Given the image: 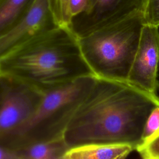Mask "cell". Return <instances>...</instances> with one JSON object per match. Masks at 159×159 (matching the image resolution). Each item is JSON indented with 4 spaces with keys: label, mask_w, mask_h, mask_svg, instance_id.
<instances>
[{
    "label": "cell",
    "mask_w": 159,
    "mask_h": 159,
    "mask_svg": "<svg viewBox=\"0 0 159 159\" xmlns=\"http://www.w3.org/2000/svg\"><path fill=\"white\" fill-rule=\"evenodd\" d=\"M157 106V94L127 82L98 78L70 122L65 139L70 147L102 143L136 150L142 143L147 120Z\"/></svg>",
    "instance_id": "6da1fadb"
},
{
    "label": "cell",
    "mask_w": 159,
    "mask_h": 159,
    "mask_svg": "<svg viewBox=\"0 0 159 159\" xmlns=\"http://www.w3.org/2000/svg\"><path fill=\"white\" fill-rule=\"evenodd\" d=\"M0 74L42 93L93 75L78 37L68 27L58 26L30 40L0 59Z\"/></svg>",
    "instance_id": "7a4b0ae2"
},
{
    "label": "cell",
    "mask_w": 159,
    "mask_h": 159,
    "mask_svg": "<svg viewBox=\"0 0 159 159\" xmlns=\"http://www.w3.org/2000/svg\"><path fill=\"white\" fill-rule=\"evenodd\" d=\"M144 24L143 12H139L78 37L94 75L127 82Z\"/></svg>",
    "instance_id": "3957f363"
},
{
    "label": "cell",
    "mask_w": 159,
    "mask_h": 159,
    "mask_svg": "<svg viewBox=\"0 0 159 159\" xmlns=\"http://www.w3.org/2000/svg\"><path fill=\"white\" fill-rule=\"evenodd\" d=\"M97 78L93 75L84 76L45 93L31 118L16 132L0 140V144L17 151L35 143L64 136Z\"/></svg>",
    "instance_id": "277c9868"
},
{
    "label": "cell",
    "mask_w": 159,
    "mask_h": 159,
    "mask_svg": "<svg viewBox=\"0 0 159 159\" xmlns=\"http://www.w3.org/2000/svg\"><path fill=\"white\" fill-rule=\"evenodd\" d=\"M43 94L29 84L9 78L0 105V140L16 132L31 118Z\"/></svg>",
    "instance_id": "5b68a950"
},
{
    "label": "cell",
    "mask_w": 159,
    "mask_h": 159,
    "mask_svg": "<svg viewBox=\"0 0 159 159\" xmlns=\"http://www.w3.org/2000/svg\"><path fill=\"white\" fill-rule=\"evenodd\" d=\"M159 27L144 24L127 82L144 91L157 94L159 88Z\"/></svg>",
    "instance_id": "8992f818"
},
{
    "label": "cell",
    "mask_w": 159,
    "mask_h": 159,
    "mask_svg": "<svg viewBox=\"0 0 159 159\" xmlns=\"http://www.w3.org/2000/svg\"><path fill=\"white\" fill-rule=\"evenodd\" d=\"M147 0H91L88 10L74 17L70 28L78 37L143 12Z\"/></svg>",
    "instance_id": "52a82bcc"
},
{
    "label": "cell",
    "mask_w": 159,
    "mask_h": 159,
    "mask_svg": "<svg viewBox=\"0 0 159 159\" xmlns=\"http://www.w3.org/2000/svg\"><path fill=\"white\" fill-rule=\"evenodd\" d=\"M58 26L49 0H34L25 15L0 36V59L37 35Z\"/></svg>",
    "instance_id": "ba28073f"
},
{
    "label": "cell",
    "mask_w": 159,
    "mask_h": 159,
    "mask_svg": "<svg viewBox=\"0 0 159 159\" xmlns=\"http://www.w3.org/2000/svg\"><path fill=\"white\" fill-rule=\"evenodd\" d=\"M134 150L128 145L86 143L70 147L64 159H122Z\"/></svg>",
    "instance_id": "9c48e42d"
},
{
    "label": "cell",
    "mask_w": 159,
    "mask_h": 159,
    "mask_svg": "<svg viewBox=\"0 0 159 159\" xmlns=\"http://www.w3.org/2000/svg\"><path fill=\"white\" fill-rule=\"evenodd\" d=\"M70 148L62 136L33 143L17 152L20 159H64Z\"/></svg>",
    "instance_id": "30bf717a"
},
{
    "label": "cell",
    "mask_w": 159,
    "mask_h": 159,
    "mask_svg": "<svg viewBox=\"0 0 159 159\" xmlns=\"http://www.w3.org/2000/svg\"><path fill=\"white\" fill-rule=\"evenodd\" d=\"M34 0H0V36L17 24Z\"/></svg>",
    "instance_id": "8fae6325"
},
{
    "label": "cell",
    "mask_w": 159,
    "mask_h": 159,
    "mask_svg": "<svg viewBox=\"0 0 159 159\" xmlns=\"http://www.w3.org/2000/svg\"><path fill=\"white\" fill-rule=\"evenodd\" d=\"M49 2L57 24L59 26L69 27L72 21L69 0H49Z\"/></svg>",
    "instance_id": "7c38bea8"
},
{
    "label": "cell",
    "mask_w": 159,
    "mask_h": 159,
    "mask_svg": "<svg viewBox=\"0 0 159 159\" xmlns=\"http://www.w3.org/2000/svg\"><path fill=\"white\" fill-rule=\"evenodd\" d=\"M136 150L143 159H159V129L139 145Z\"/></svg>",
    "instance_id": "4fadbf2b"
},
{
    "label": "cell",
    "mask_w": 159,
    "mask_h": 159,
    "mask_svg": "<svg viewBox=\"0 0 159 159\" xmlns=\"http://www.w3.org/2000/svg\"><path fill=\"white\" fill-rule=\"evenodd\" d=\"M143 16L145 24L159 27V0H147Z\"/></svg>",
    "instance_id": "5bb4252c"
},
{
    "label": "cell",
    "mask_w": 159,
    "mask_h": 159,
    "mask_svg": "<svg viewBox=\"0 0 159 159\" xmlns=\"http://www.w3.org/2000/svg\"><path fill=\"white\" fill-rule=\"evenodd\" d=\"M159 129V106L156 107L148 116L144 127L142 142L151 137Z\"/></svg>",
    "instance_id": "9a60e30c"
},
{
    "label": "cell",
    "mask_w": 159,
    "mask_h": 159,
    "mask_svg": "<svg viewBox=\"0 0 159 159\" xmlns=\"http://www.w3.org/2000/svg\"><path fill=\"white\" fill-rule=\"evenodd\" d=\"M91 0H69V9L72 20L74 17L86 12Z\"/></svg>",
    "instance_id": "2e32d148"
},
{
    "label": "cell",
    "mask_w": 159,
    "mask_h": 159,
    "mask_svg": "<svg viewBox=\"0 0 159 159\" xmlns=\"http://www.w3.org/2000/svg\"><path fill=\"white\" fill-rule=\"evenodd\" d=\"M9 82V77L0 74V105L3 100Z\"/></svg>",
    "instance_id": "e0dca14e"
}]
</instances>
